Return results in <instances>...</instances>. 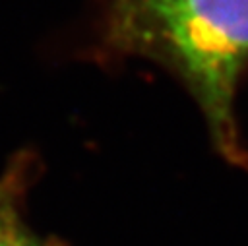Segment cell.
<instances>
[{"mask_svg":"<svg viewBox=\"0 0 248 246\" xmlns=\"http://www.w3.org/2000/svg\"><path fill=\"white\" fill-rule=\"evenodd\" d=\"M97 50L147 58L170 72L200 107L213 147L248 169L234 97L248 66V0H107Z\"/></svg>","mask_w":248,"mask_h":246,"instance_id":"6da1fadb","label":"cell"},{"mask_svg":"<svg viewBox=\"0 0 248 246\" xmlns=\"http://www.w3.org/2000/svg\"><path fill=\"white\" fill-rule=\"evenodd\" d=\"M37 167L35 153L19 151L0 174V246H62L50 236L37 234L25 219V196Z\"/></svg>","mask_w":248,"mask_h":246,"instance_id":"7a4b0ae2","label":"cell"}]
</instances>
